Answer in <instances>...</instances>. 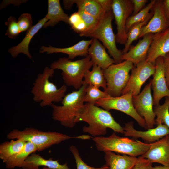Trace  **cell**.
<instances>
[{
	"instance_id": "1",
	"label": "cell",
	"mask_w": 169,
	"mask_h": 169,
	"mask_svg": "<svg viewBox=\"0 0 169 169\" xmlns=\"http://www.w3.org/2000/svg\"><path fill=\"white\" fill-rule=\"evenodd\" d=\"M84 121L88 124L82 127V131L94 137L105 135L108 128L114 132L124 134L123 127L116 122L108 111L86 103L75 119L76 123Z\"/></svg>"
},
{
	"instance_id": "2",
	"label": "cell",
	"mask_w": 169,
	"mask_h": 169,
	"mask_svg": "<svg viewBox=\"0 0 169 169\" xmlns=\"http://www.w3.org/2000/svg\"><path fill=\"white\" fill-rule=\"evenodd\" d=\"M54 70L46 67L42 73L38 74L33 84L31 90L33 100L39 103L41 107L51 106L54 103L61 102L65 95L67 86L64 84L59 88L49 81Z\"/></svg>"
},
{
	"instance_id": "3",
	"label": "cell",
	"mask_w": 169,
	"mask_h": 169,
	"mask_svg": "<svg viewBox=\"0 0 169 169\" xmlns=\"http://www.w3.org/2000/svg\"><path fill=\"white\" fill-rule=\"evenodd\" d=\"M88 85L83 84L77 90L66 95L61 102L62 105L53 104L51 106L52 119L65 127H74L76 124L75 118L84 107L85 89Z\"/></svg>"
},
{
	"instance_id": "4",
	"label": "cell",
	"mask_w": 169,
	"mask_h": 169,
	"mask_svg": "<svg viewBox=\"0 0 169 169\" xmlns=\"http://www.w3.org/2000/svg\"><path fill=\"white\" fill-rule=\"evenodd\" d=\"M7 137L10 140L22 139L30 142L36 146L39 152L70 139L90 138L88 135L71 136L59 132L41 131L32 127H26L21 131L14 129L8 133Z\"/></svg>"
},
{
	"instance_id": "5",
	"label": "cell",
	"mask_w": 169,
	"mask_h": 169,
	"mask_svg": "<svg viewBox=\"0 0 169 169\" xmlns=\"http://www.w3.org/2000/svg\"><path fill=\"white\" fill-rule=\"evenodd\" d=\"M92 140L99 151L115 152L135 157L144 154L150 146V143L119 136L115 132L109 136H96Z\"/></svg>"
},
{
	"instance_id": "6",
	"label": "cell",
	"mask_w": 169,
	"mask_h": 169,
	"mask_svg": "<svg viewBox=\"0 0 169 169\" xmlns=\"http://www.w3.org/2000/svg\"><path fill=\"white\" fill-rule=\"evenodd\" d=\"M94 64L88 55L83 59L74 61L68 58H60L53 62L50 67L54 70H61L65 84L78 90L83 85V78L86 72Z\"/></svg>"
},
{
	"instance_id": "7",
	"label": "cell",
	"mask_w": 169,
	"mask_h": 169,
	"mask_svg": "<svg viewBox=\"0 0 169 169\" xmlns=\"http://www.w3.org/2000/svg\"><path fill=\"white\" fill-rule=\"evenodd\" d=\"M112 11L106 13L93 28L80 33V36L90 37L101 41L113 57L115 64L122 62V52L117 47L116 35L114 33L112 22L114 18Z\"/></svg>"
},
{
	"instance_id": "8",
	"label": "cell",
	"mask_w": 169,
	"mask_h": 169,
	"mask_svg": "<svg viewBox=\"0 0 169 169\" xmlns=\"http://www.w3.org/2000/svg\"><path fill=\"white\" fill-rule=\"evenodd\" d=\"M134 68L133 63L124 60L118 64H113L103 70L107 83L106 92L109 96L121 95L129 80V72Z\"/></svg>"
},
{
	"instance_id": "9",
	"label": "cell",
	"mask_w": 169,
	"mask_h": 169,
	"mask_svg": "<svg viewBox=\"0 0 169 169\" xmlns=\"http://www.w3.org/2000/svg\"><path fill=\"white\" fill-rule=\"evenodd\" d=\"M132 98L130 93L118 97L109 96L99 99L95 105L108 111L113 109L123 112L133 118L140 126L147 129L144 119L138 114L134 106Z\"/></svg>"
},
{
	"instance_id": "10",
	"label": "cell",
	"mask_w": 169,
	"mask_h": 169,
	"mask_svg": "<svg viewBox=\"0 0 169 169\" xmlns=\"http://www.w3.org/2000/svg\"><path fill=\"white\" fill-rule=\"evenodd\" d=\"M155 64L145 60L141 62L131 70L128 82L122 91L121 95L128 93L133 96L140 93L142 85L155 73Z\"/></svg>"
},
{
	"instance_id": "11",
	"label": "cell",
	"mask_w": 169,
	"mask_h": 169,
	"mask_svg": "<svg viewBox=\"0 0 169 169\" xmlns=\"http://www.w3.org/2000/svg\"><path fill=\"white\" fill-rule=\"evenodd\" d=\"M133 10L131 0H113L112 11L117 26L116 38V42L118 43L125 45L126 42V21Z\"/></svg>"
},
{
	"instance_id": "12",
	"label": "cell",
	"mask_w": 169,
	"mask_h": 169,
	"mask_svg": "<svg viewBox=\"0 0 169 169\" xmlns=\"http://www.w3.org/2000/svg\"><path fill=\"white\" fill-rule=\"evenodd\" d=\"M151 89L150 81L140 93L132 98L134 106L138 114L144 119L147 129L153 128L156 124Z\"/></svg>"
},
{
	"instance_id": "13",
	"label": "cell",
	"mask_w": 169,
	"mask_h": 169,
	"mask_svg": "<svg viewBox=\"0 0 169 169\" xmlns=\"http://www.w3.org/2000/svg\"><path fill=\"white\" fill-rule=\"evenodd\" d=\"M125 136L134 138H141L148 143L155 142L169 135V128L166 125L160 123L156 128L149 129L146 131H139L133 126V122L125 123L123 127Z\"/></svg>"
},
{
	"instance_id": "14",
	"label": "cell",
	"mask_w": 169,
	"mask_h": 169,
	"mask_svg": "<svg viewBox=\"0 0 169 169\" xmlns=\"http://www.w3.org/2000/svg\"><path fill=\"white\" fill-rule=\"evenodd\" d=\"M156 69L152 79L151 80L153 89V105H159L160 100L164 97H169L168 87L164 73V58L160 57L155 61Z\"/></svg>"
},
{
	"instance_id": "15",
	"label": "cell",
	"mask_w": 169,
	"mask_h": 169,
	"mask_svg": "<svg viewBox=\"0 0 169 169\" xmlns=\"http://www.w3.org/2000/svg\"><path fill=\"white\" fill-rule=\"evenodd\" d=\"M152 9L153 11V16L147 23L142 28L138 39L146 34L159 33L169 27V22L164 12L163 0H156Z\"/></svg>"
},
{
	"instance_id": "16",
	"label": "cell",
	"mask_w": 169,
	"mask_h": 169,
	"mask_svg": "<svg viewBox=\"0 0 169 169\" xmlns=\"http://www.w3.org/2000/svg\"><path fill=\"white\" fill-rule=\"evenodd\" d=\"M141 156L153 163L169 166V135L150 143L149 148Z\"/></svg>"
},
{
	"instance_id": "17",
	"label": "cell",
	"mask_w": 169,
	"mask_h": 169,
	"mask_svg": "<svg viewBox=\"0 0 169 169\" xmlns=\"http://www.w3.org/2000/svg\"><path fill=\"white\" fill-rule=\"evenodd\" d=\"M168 53L169 27L162 32L154 34L146 60L155 64L158 58H164Z\"/></svg>"
},
{
	"instance_id": "18",
	"label": "cell",
	"mask_w": 169,
	"mask_h": 169,
	"mask_svg": "<svg viewBox=\"0 0 169 169\" xmlns=\"http://www.w3.org/2000/svg\"><path fill=\"white\" fill-rule=\"evenodd\" d=\"M154 34H146L135 46L130 47L128 51L122 55V60L131 61L136 66L139 63L146 60Z\"/></svg>"
},
{
	"instance_id": "19",
	"label": "cell",
	"mask_w": 169,
	"mask_h": 169,
	"mask_svg": "<svg viewBox=\"0 0 169 169\" xmlns=\"http://www.w3.org/2000/svg\"><path fill=\"white\" fill-rule=\"evenodd\" d=\"M92 40V39L88 40H81L73 46L64 48L42 46L40 49L39 52H46L48 54L58 53L65 54L68 55V58L70 60L78 56L85 57L88 55V49Z\"/></svg>"
},
{
	"instance_id": "20",
	"label": "cell",
	"mask_w": 169,
	"mask_h": 169,
	"mask_svg": "<svg viewBox=\"0 0 169 169\" xmlns=\"http://www.w3.org/2000/svg\"><path fill=\"white\" fill-rule=\"evenodd\" d=\"M93 40L88 50V55L94 64L104 70L110 65L115 64L113 58L107 54L105 48L98 40Z\"/></svg>"
},
{
	"instance_id": "21",
	"label": "cell",
	"mask_w": 169,
	"mask_h": 169,
	"mask_svg": "<svg viewBox=\"0 0 169 169\" xmlns=\"http://www.w3.org/2000/svg\"><path fill=\"white\" fill-rule=\"evenodd\" d=\"M48 20L45 17L39 20L35 25L27 31L25 37L19 44L9 49L8 52L13 57H17L19 53H23L32 59V57L29 51L30 43L34 36Z\"/></svg>"
},
{
	"instance_id": "22",
	"label": "cell",
	"mask_w": 169,
	"mask_h": 169,
	"mask_svg": "<svg viewBox=\"0 0 169 169\" xmlns=\"http://www.w3.org/2000/svg\"><path fill=\"white\" fill-rule=\"evenodd\" d=\"M105 153V165L110 169H132L138 160L136 157L116 154L111 151Z\"/></svg>"
},
{
	"instance_id": "23",
	"label": "cell",
	"mask_w": 169,
	"mask_h": 169,
	"mask_svg": "<svg viewBox=\"0 0 169 169\" xmlns=\"http://www.w3.org/2000/svg\"><path fill=\"white\" fill-rule=\"evenodd\" d=\"M40 166L51 169H71L69 167L66 162L61 164L58 160L46 159L35 153L28 157L22 168V169H40Z\"/></svg>"
},
{
	"instance_id": "24",
	"label": "cell",
	"mask_w": 169,
	"mask_h": 169,
	"mask_svg": "<svg viewBox=\"0 0 169 169\" xmlns=\"http://www.w3.org/2000/svg\"><path fill=\"white\" fill-rule=\"evenodd\" d=\"M48 20L44 24V28L54 26L60 21L68 24L69 16L64 11L59 0H48V13L45 16Z\"/></svg>"
},
{
	"instance_id": "25",
	"label": "cell",
	"mask_w": 169,
	"mask_h": 169,
	"mask_svg": "<svg viewBox=\"0 0 169 169\" xmlns=\"http://www.w3.org/2000/svg\"><path fill=\"white\" fill-rule=\"evenodd\" d=\"M37 151V148L33 143L26 142L24 148L20 151L9 158L4 163L6 168L10 169L16 167L22 168L28 157Z\"/></svg>"
},
{
	"instance_id": "26",
	"label": "cell",
	"mask_w": 169,
	"mask_h": 169,
	"mask_svg": "<svg viewBox=\"0 0 169 169\" xmlns=\"http://www.w3.org/2000/svg\"><path fill=\"white\" fill-rule=\"evenodd\" d=\"M26 142L22 139H12L0 144V158L4 163L9 158L20 151Z\"/></svg>"
},
{
	"instance_id": "27",
	"label": "cell",
	"mask_w": 169,
	"mask_h": 169,
	"mask_svg": "<svg viewBox=\"0 0 169 169\" xmlns=\"http://www.w3.org/2000/svg\"><path fill=\"white\" fill-rule=\"evenodd\" d=\"M83 84H91L98 88L102 87L106 91L107 83L103 70L100 67L94 64L91 71L88 70L85 74Z\"/></svg>"
},
{
	"instance_id": "28",
	"label": "cell",
	"mask_w": 169,
	"mask_h": 169,
	"mask_svg": "<svg viewBox=\"0 0 169 169\" xmlns=\"http://www.w3.org/2000/svg\"><path fill=\"white\" fill-rule=\"evenodd\" d=\"M78 9L82 10L98 19L102 18L105 12L96 0H74Z\"/></svg>"
},
{
	"instance_id": "29",
	"label": "cell",
	"mask_w": 169,
	"mask_h": 169,
	"mask_svg": "<svg viewBox=\"0 0 169 169\" xmlns=\"http://www.w3.org/2000/svg\"><path fill=\"white\" fill-rule=\"evenodd\" d=\"M151 10L149 16L146 20L133 24L129 28L127 33V40L122 51L123 54L128 51L133 41L138 39L142 28L147 23L152 17L153 11L152 9Z\"/></svg>"
},
{
	"instance_id": "30",
	"label": "cell",
	"mask_w": 169,
	"mask_h": 169,
	"mask_svg": "<svg viewBox=\"0 0 169 169\" xmlns=\"http://www.w3.org/2000/svg\"><path fill=\"white\" fill-rule=\"evenodd\" d=\"M154 112L156 118V124H165L169 128V97H166L164 104L156 106Z\"/></svg>"
},
{
	"instance_id": "31",
	"label": "cell",
	"mask_w": 169,
	"mask_h": 169,
	"mask_svg": "<svg viewBox=\"0 0 169 169\" xmlns=\"http://www.w3.org/2000/svg\"><path fill=\"white\" fill-rule=\"evenodd\" d=\"M156 0H151L146 6L134 16H130L126 21V30L127 33L130 27L133 24L143 21L146 20L149 16L150 12L149 11L151 9L155 3Z\"/></svg>"
},
{
	"instance_id": "32",
	"label": "cell",
	"mask_w": 169,
	"mask_h": 169,
	"mask_svg": "<svg viewBox=\"0 0 169 169\" xmlns=\"http://www.w3.org/2000/svg\"><path fill=\"white\" fill-rule=\"evenodd\" d=\"M109 96L105 91L100 90L99 88L92 85L89 84L85 89L84 102L95 105L99 99Z\"/></svg>"
},
{
	"instance_id": "33",
	"label": "cell",
	"mask_w": 169,
	"mask_h": 169,
	"mask_svg": "<svg viewBox=\"0 0 169 169\" xmlns=\"http://www.w3.org/2000/svg\"><path fill=\"white\" fill-rule=\"evenodd\" d=\"M68 24L71 26L72 29L79 34L86 29L85 24L77 11L69 17Z\"/></svg>"
},
{
	"instance_id": "34",
	"label": "cell",
	"mask_w": 169,
	"mask_h": 169,
	"mask_svg": "<svg viewBox=\"0 0 169 169\" xmlns=\"http://www.w3.org/2000/svg\"><path fill=\"white\" fill-rule=\"evenodd\" d=\"M69 150L72 154L75 161L76 169H110L105 165L100 167L96 168L89 166L84 162L80 157L77 148L74 146H71Z\"/></svg>"
},
{
	"instance_id": "35",
	"label": "cell",
	"mask_w": 169,
	"mask_h": 169,
	"mask_svg": "<svg viewBox=\"0 0 169 169\" xmlns=\"http://www.w3.org/2000/svg\"><path fill=\"white\" fill-rule=\"evenodd\" d=\"M5 24L8 27L5 35L11 39H15L20 33L15 18L10 16L5 22Z\"/></svg>"
},
{
	"instance_id": "36",
	"label": "cell",
	"mask_w": 169,
	"mask_h": 169,
	"mask_svg": "<svg viewBox=\"0 0 169 169\" xmlns=\"http://www.w3.org/2000/svg\"><path fill=\"white\" fill-rule=\"evenodd\" d=\"M17 22L20 33L27 31L33 26L32 17L29 13L22 14L18 18Z\"/></svg>"
},
{
	"instance_id": "37",
	"label": "cell",
	"mask_w": 169,
	"mask_h": 169,
	"mask_svg": "<svg viewBox=\"0 0 169 169\" xmlns=\"http://www.w3.org/2000/svg\"><path fill=\"white\" fill-rule=\"evenodd\" d=\"M77 12L86 24V29L85 31L89 30L95 26L99 20L82 10L78 9Z\"/></svg>"
},
{
	"instance_id": "38",
	"label": "cell",
	"mask_w": 169,
	"mask_h": 169,
	"mask_svg": "<svg viewBox=\"0 0 169 169\" xmlns=\"http://www.w3.org/2000/svg\"><path fill=\"white\" fill-rule=\"evenodd\" d=\"M152 163L148 160L140 156L132 169H152Z\"/></svg>"
},
{
	"instance_id": "39",
	"label": "cell",
	"mask_w": 169,
	"mask_h": 169,
	"mask_svg": "<svg viewBox=\"0 0 169 169\" xmlns=\"http://www.w3.org/2000/svg\"><path fill=\"white\" fill-rule=\"evenodd\" d=\"M133 5V10L132 16L137 13L144 8L146 4L148 2L147 0H131Z\"/></svg>"
},
{
	"instance_id": "40",
	"label": "cell",
	"mask_w": 169,
	"mask_h": 169,
	"mask_svg": "<svg viewBox=\"0 0 169 169\" xmlns=\"http://www.w3.org/2000/svg\"><path fill=\"white\" fill-rule=\"evenodd\" d=\"M105 13L112 11L113 0H96Z\"/></svg>"
},
{
	"instance_id": "41",
	"label": "cell",
	"mask_w": 169,
	"mask_h": 169,
	"mask_svg": "<svg viewBox=\"0 0 169 169\" xmlns=\"http://www.w3.org/2000/svg\"><path fill=\"white\" fill-rule=\"evenodd\" d=\"M164 69L166 84L169 88V53L164 58Z\"/></svg>"
},
{
	"instance_id": "42",
	"label": "cell",
	"mask_w": 169,
	"mask_h": 169,
	"mask_svg": "<svg viewBox=\"0 0 169 169\" xmlns=\"http://www.w3.org/2000/svg\"><path fill=\"white\" fill-rule=\"evenodd\" d=\"M164 12L167 20L169 21V0H163Z\"/></svg>"
},
{
	"instance_id": "43",
	"label": "cell",
	"mask_w": 169,
	"mask_h": 169,
	"mask_svg": "<svg viewBox=\"0 0 169 169\" xmlns=\"http://www.w3.org/2000/svg\"><path fill=\"white\" fill-rule=\"evenodd\" d=\"M64 5L66 8H69L75 3L74 0H64L63 1Z\"/></svg>"
},
{
	"instance_id": "44",
	"label": "cell",
	"mask_w": 169,
	"mask_h": 169,
	"mask_svg": "<svg viewBox=\"0 0 169 169\" xmlns=\"http://www.w3.org/2000/svg\"><path fill=\"white\" fill-rule=\"evenodd\" d=\"M152 169H169V166H156L152 167Z\"/></svg>"
},
{
	"instance_id": "45",
	"label": "cell",
	"mask_w": 169,
	"mask_h": 169,
	"mask_svg": "<svg viewBox=\"0 0 169 169\" xmlns=\"http://www.w3.org/2000/svg\"><path fill=\"white\" fill-rule=\"evenodd\" d=\"M40 169H50V168H47V167H43L42 168Z\"/></svg>"
},
{
	"instance_id": "46",
	"label": "cell",
	"mask_w": 169,
	"mask_h": 169,
	"mask_svg": "<svg viewBox=\"0 0 169 169\" xmlns=\"http://www.w3.org/2000/svg\"></svg>"
}]
</instances>
